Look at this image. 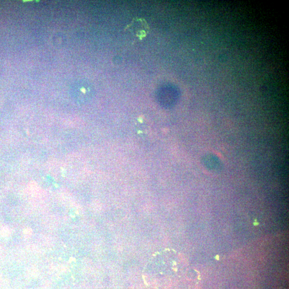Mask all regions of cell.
Instances as JSON below:
<instances>
[{
  "instance_id": "cell-1",
  "label": "cell",
  "mask_w": 289,
  "mask_h": 289,
  "mask_svg": "<svg viewBox=\"0 0 289 289\" xmlns=\"http://www.w3.org/2000/svg\"><path fill=\"white\" fill-rule=\"evenodd\" d=\"M126 30L131 32L139 39L142 40L148 35L149 27L145 19L136 18L126 27Z\"/></svg>"
}]
</instances>
